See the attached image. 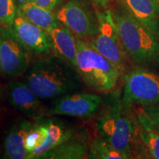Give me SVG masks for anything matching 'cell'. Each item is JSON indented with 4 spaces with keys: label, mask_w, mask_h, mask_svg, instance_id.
Masks as SVG:
<instances>
[{
    "label": "cell",
    "mask_w": 159,
    "mask_h": 159,
    "mask_svg": "<svg viewBox=\"0 0 159 159\" xmlns=\"http://www.w3.org/2000/svg\"><path fill=\"white\" fill-rule=\"evenodd\" d=\"M47 134V128L41 118L35 120L25 139V148L28 159L33 158L35 152L44 144Z\"/></svg>",
    "instance_id": "19"
},
{
    "label": "cell",
    "mask_w": 159,
    "mask_h": 159,
    "mask_svg": "<svg viewBox=\"0 0 159 159\" xmlns=\"http://www.w3.org/2000/svg\"><path fill=\"white\" fill-rule=\"evenodd\" d=\"M51 50L55 56L68 63L77 70L76 38L71 31L62 24L47 31Z\"/></svg>",
    "instance_id": "15"
},
{
    "label": "cell",
    "mask_w": 159,
    "mask_h": 159,
    "mask_svg": "<svg viewBox=\"0 0 159 159\" xmlns=\"http://www.w3.org/2000/svg\"><path fill=\"white\" fill-rule=\"evenodd\" d=\"M111 11L128 55L140 66H159V38L131 13L123 0Z\"/></svg>",
    "instance_id": "3"
},
{
    "label": "cell",
    "mask_w": 159,
    "mask_h": 159,
    "mask_svg": "<svg viewBox=\"0 0 159 159\" xmlns=\"http://www.w3.org/2000/svg\"><path fill=\"white\" fill-rule=\"evenodd\" d=\"M139 138L152 158L159 159V136L156 133L142 128L139 125Z\"/></svg>",
    "instance_id": "20"
},
{
    "label": "cell",
    "mask_w": 159,
    "mask_h": 159,
    "mask_svg": "<svg viewBox=\"0 0 159 159\" xmlns=\"http://www.w3.org/2000/svg\"><path fill=\"white\" fill-rule=\"evenodd\" d=\"M10 28L30 52L46 55L52 51L48 33L25 19L18 11L16 16Z\"/></svg>",
    "instance_id": "10"
},
{
    "label": "cell",
    "mask_w": 159,
    "mask_h": 159,
    "mask_svg": "<svg viewBox=\"0 0 159 159\" xmlns=\"http://www.w3.org/2000/svg\"><path fill=\"white\" fill-rule=\"evenodd\" d=\"M76 46L77 71L83 83L102 92L112 91L120 75L118 68L83 39L76 37Z\"/></svg>",
    "instance_id": "4"
},
{
    "label": "cell",
    "mask_w": 159,
    "mask_h": 159,
    "mask_svg": "<svg viewBox=\"0 0 159 159\" xmlns=\"http://www.w3.org/2000/svg\"><path fill=\"white\" fill-rule=\"evenodd\" d=\"M96 121L99 136L106 139L127 158L134 156L136 142L135 123L129 108L123 102L119 91H114L103 99Z\"/></svg>",
    "instance_id": "2"
},
{
    "label": "cell",
    "mask_w": 159,
    "mask_h": 159,
    "mask_svg": "<svg viewBox=\"0 0 159 159\" xmlns=\"http://www.w3.org/2000/svg\"><path fill=\"white\" fill-rule=\"evenodd\" d=\"M0 93H1V92H0Z\"/></svg>",
    "instance_id": "26"
},
{
    "label": "cell",
    "mask_w": 159,
    "mask_h": 159,
    "mask_svg": "<svg viewBox=\"0 0 159 159\" xmlns=\"http://www.w3.org/2000/svg\"><path fill=\"white\" fill-rule=\"evenodd\" d=\"M47 128V138L44 144L37 151L32 159H40L46 152L56 148L70 138L77 129L69 122L50 116L41 117Z\"/></svg>",
    "instance_id": "14"
},
{
    "label": "cell",
    "mask_w": 159,
    "mask_h": 159,
    "mask_svg": "<svg viewBox=\"0 0 159 159\" xmlns=\"http://www.w3.org/2000/svg\"><path fill=\"white\" fill-rule=\"evenodd\" d=\"M32 1L46 9L53 11L55 7H58L63 2V0H32Z\"/></svg>",
    "instance_id": "24"
},
{
    "label": "cell",
    "mask_w": 159,
    "mask_h": 159,
    "mask_svg": "<svg viewBox=\"0 0 159 159\" xmlns=\"http://www.w3.org/2000/svg\"><path fill=\"white\" fill-rule=\"evenodd\" d=\"M27 69L25 82L42 100L83 89V81L76 69L55 55L36 60Z\"/></svg>",
    "instance_id": "1"
},
{
    "label": "cell",
    "mask_w": 159,
    "mask_h": 159,
    "mask_svg": "<svg viewBox=\"0 0 159 159\" xmlns=\"http://www.w3.org/2000/svg\"><path fill=\"white\" fill-rule=\"evenodd\" d=\"M97 8L100 10H105L108 7V4L114 0H90Z\"/></svg>",
    "instance_id": "25"
},
{
    "label": "cell",
    "mask_w": 159,
    "mask_h": 159,
    "mask_svg": "<svg viewBox=\"0 0 159 159\" xmlns=\"http://www.w3.org/2000/svg\"><path fill=\"white\" fill-rule=\"evenodd\" d=\"M88 158L92 159H128L117 150L111 143L102 136L93 139L89 144Z\"/></svg>",
    "instance_id": "18"
},
{
    "label": "cell",
    "mask_w": 159,
    "mask_h": 159,
    "mask_svg": "<svg viewBox=\"0 0 159 159\" xmlns=\"http://www.w3.org/2000/svg\"><path fill=\"white\" fill-rule=\"evenodd\" d=\"M143 111L150 117L155 122L159 125V102L143 106Z\"/></svg>",
    "instance_id": "23"
},
{
    "label": "cell",
    "mask_w": 159,
    "mask_h": 159,
    "mask_svg": "<svg viewBox=\"0 0 159 159\" xmlns=\"http://www.w3.org/2000/svg\"><path fill=\"white\" fill-rule=\"evenodd\" d=\"M96 14L99 23L98 33L91 39L89 43L122 72L125 69L128 53L122 45L111 11L96 10Z\"/></svg>",
    "instance_id": "5"
},
{
    "label": "cell",
    "mask_w": 159,
    "mask_h": 159,
    "mask_svg": "<svg viewBox=\"0 0 159 159\" xmlns=\"http://www.w3.org/2000/svg\"><path fill=\"white\" fill-rule=\"evenodd\" d=\"M16 2L20 14L47 32L61 25L56 13L37 5L32 0H18Z\"/></svg>",
    "instance_id": "16"
},
{
    "label": "cell",
    "mask_w": 159,
    "mask_h": 159,
    "mask_svg": "<svg viewBox=\"0 0 159 159\" xmlns=\"http://www.w3.org/2000/svg\"><path fill=\"white\" fill-rule=\"evenodd\" d=\"M89 136L85 129H79L63 144L46 152L40 159L88 158Z\"/></svg>",
    "instance_id": "12"
},
{
    "label": "cell",
    "mask_w": 159,
    "mask_h": 159,
    "mask_svg": "<svg viewBox=\"0 0 159 159\" xmlns=\"http://www.w3.org/2000/svg\"><path fill=\"white\" fill-rule=\"evenodd\" d=\"M138 122L139 125L147 130H150L156 133L159 136V125L155 122L144 111H140L138 114Z\"/></svg>",
    "instance_id": "22"
},
{
    "label": "cell",
    "mask_w": 159,
    "mask_h": 159,
    "mask_svg": "<svg viewBox=\"0 0 159 159\" xmlns=\"http://www.w3.org/2000/svg\"><path fill=\"white\" fill-rule=\"evenodd\" d=\"M102 102V97L95 94L71 93L55 99L47 108V116L89 118L98 111Z\"/></svg>",
    "instance_id": "9"
},
{
    "label": "cell",
    "mask_w": 159,
    "mask_h": 159,
    "mask_svg": "<svg viewBox=\"0 0 159 159\" xmlns=\"http://www.w3.org/2000/svg\"><path fill=\"white\" fill-rule=\"evenodd\" d=\"M17 11L16 0H0V26L11 27Z\"/></svg>",
    "instance_id": "21"
},
{
    "label": "cell",
    "mask_w": 159,
    "mask_h": 159,
    "mask_svg": "<svg viewBox=\"0 0 159 159\" xmlns=\"http://www.w3.org/2000/svg\"><path fill=\"white\" fill-rule=\"evenodd\" d=\"M128 108L139 104L142 106L159 102V75L144 67L133 69L125 75L122 96Z\"/></svg>",
    "instance_id": "6"
},
{
    "label": "cell",
    "mask_w": 159,
    "mask_h": 159,
    "mask_svg": "<svg viewBox=\"0 0 159 159\" xmlns=\"http://www.w3.org/2000/svg\"><path fill=\"white\" fill-rule=\"evenodd\" d=\"M137 19L159 38V0H123Z\"/></svg>",
    "instance_id": "17"
},
{
    "label": "cell",
    "mask_w": 159,
    "mask_h": 159,
    "mask_svg": "<svg viewBox=\"0 0 159 159\" xmlns=\"http://www.w3.org/2000/svg\"><path fill=\"white\" fill-rule=\"evenodd\" d=\"M33 122L25 119L16 121L7 130L3 141L4 158L28 159L25 148V139Z\"/></svg>",
    "instance_id": "13"
},
{
    "label": "cell",
    "mask_w": 159,
    "mask_h": 159,
    "mask_svg": "<svg viewBox=\"0 0 159 159\" xmlns=\"http://www.w3.org/2000/svg\"><path fill=\"white\" fill-rule=\"evenodd\" d=\"M30 52L10 27L0 26V71L9 77L23 74L30 66Z\"/></svg>",
    "instance_id": "8"
},
{
    "label": "cell",
    "mask_w": 159,
    "mask_h": 159,
    "mask_svg": "<svg viewBox=\"0 0 159 159\" xmlns=\"http://www.w3.org/2000/svg\"><path fill=\"white\" fill-rule=\"evenodd\" d=\"M59 21L77 37L92 39L98 33L96 11L85 0H69L56 13Z\"/></svg>",
    "instance_id": "7"
},
{
    "label": "cell",
    "mask_w": 159,
    "mask_h": 159,
    "mask_svg": "<svg viewBox=\"0 0 159 159\" xmlns=\"http://www.w3.org/2000/svg\"><path fill=\"white\" fill-rule=\"evenodd\" d=\"M40 99L25 82L11 81L9 84V104L27 118L35 121L47 116L48 107Z\"/></svg>",
    "instance_id": "11"
}]
</instances>
